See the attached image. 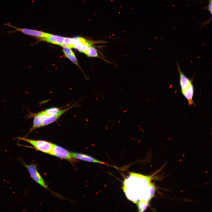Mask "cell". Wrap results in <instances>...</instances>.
I'll return each instance as SVG.
<instances>
[{
  "mask_svg": "<svg viewBox=\"0 0 212 212\" xmlns=\"http://www.w3.org/2000/svg\"><path fill=\"white\" fill-rule=\"evenodd\" d=\"M60 110V109L57 107H52L48 108L43 112L48 116L55 115Z\"/></svg>",
  "mask_w": 212,
  "mask_h": 212,
  "instance_id": "15",
  "label": "cell"
},
{
  "mask_svg": "<svg viewBox=\"0 0 212 212\" xmlns=\"http://www.w3.org/2000/svg\"><path fill=\"white\" fill-rule=\"evenodd\" d=\"M19 140L26 142L33 146L36 150L44 153L50 155L53 147V144L47 141L42 140H34L27 138L26 137H18Z\"/></svg>",
  "mask_w": 212,
  "mask_h": 212,
  "instance_id": "2",
  "label": "cell"
},
{
  "mask_svg": "<svg viewBox=\"0 0 212 212\" xmlns=\"http://www.w3.org/2000/svg\"><path fill=\"white\" fill-rule=\"evenodd\" d=\"M65 37L60 36L53 35L49 33L42 40L54 44L62 46Z\"/></svg>",
  "mask_w": 212,
  "mask_h": 212,
  "instance_id": "11",
  "label": "cell"
},
{
  "mask_svg": "<svg viewBox=\"0 0 212 212\" xmlns=\"http://www.w3.org/2000/svg\"><path fill=\"white\" fill-rule=\"evenodd\" d=\"M48 116L44 112L42 111L37 113H33L30 112L29 114L27 116L28 118H33V124L31 128L26 135H28L34 130L42 127L44 121L47 119Z\"/></svg>",
  "mask_w": 212,
  "mask_h": 212,
  "instance_id": "6",
  "label": "cell"
},
{
  "mask_svg": "<svg viewBox=\"0 0 212 212\" xmlns=\"http://www.w3.org/2000/svg\"><path fill=\"white\" fill-rule=\"evenodd\" d=\"M63 51L66 56L73 63L77 65L78 63L75 54L70 48L64 47Z\"/></svg>",
  "mask_w": 212,
  "mask_h": 212,
  "instance_id": "13",
  "label": "cell"
},
{
  "mask_svg": "<svg viewBox=\"0 0 212 212\" xmlns=\"http://www.w3.org/2000/svg\"><path fill=\"white\" fill-rule=\"evenodd\" d=\"M194 92V87L193 83L183 92L182 93L188 101L189 106L194 104L193 97Z\"/></svg>",
  "mask_w": 212,
  "mask_h": 212,
  "instance_id": "12",
  "label": "cell"
},
{
  "mask_svg": "<svg viewBox=\"0 0 212 212\" xmlns=\"http://www.w3.org/2000/svg\"><path fill=\"white\" fill-rule=\"evenodd\" d=\"M74 106L75 105H73L68 107L60 110L55 115L48 116L47 119L43 122L42 127L49 125L55 121L63 114L71 108H73Z\"/></svg>",
  "mask_w": 212,
  "mask_h": 212,
  "instance_id": "10",
  "label": "cell"
},
{
  "mask_svg": "<svg viewBox=\"0 0 212 212\" xmlns=\"http://www.w3.org/2000/svg\"><path fill=\"white\" fill-rule=\"evenodd\" d=\"M20 160L27 169L32 179L44 188L49 190L44 180L38 171L36 165L34 164L28 165L22 160Z\"/></svg>",
  "mask_w": 212,
  "mask_h": 212,
  "instance_id": "4",
  "label": "cell"
},
{
  "mask_svg": "<svg viewBox=\"0 0 212 212\" xmlns=\"http://www.w3.org/2000/svg\"><path fill=\"white\" fill-rule=\"evenodd\" d=\"M5 24L9 27H10L15 29L16 31L21 32L26 35L42 39L46 37L49 34L35 29L16 27L9 23L6 24Z\"/></svg>",
  "mask_w": 212,
  "mask_h": 212,
  "instance_id": "7",
  "label": "cell"
},
{
  "mask_svg": "<svg viewBox=\"0 0 212 212\" xmlns=\"http://www.w3.org/2000/svg\"><path fill=\"white\" fill-rule=\"evenodd\" d=\"M132 174L124 182V191L129 200L137 203L145 201L151 178L150 176Z\"/></svg>",
  "mask_w": 212,
  "mask_h": 212,
  "instance_id": "1",
  "label": "cell"
},
{
  "mask_svg": "<svg viewBox=\"0 0 212 212\" xmlns=\"http://www.w3.org/2000/svg\"><path fill=\"white\" fill-rule=\"evenodd\" d=\"M106 43L105 41L103 40H89L77 37L70 38V48H74L80 52H84L90 46L95 44Z\"/></svg>",
  "mask_w": 212,
  "mask_h": 212,
  "instance_id": "3",
  "label": "cell"
},
{
  "mask_svg": "<svg viewBox=\"0 0 212 212\" xmlns=\"http://www.w3.org/2000/svg\"><path fill=\"white\" fill-rule=\"evenodd\" d=\"M139 211H143L147 208L148 205V201H141L137 203Z\"/></svg>",
  "mask_w": 212,
  "mask_h": 212,
  "instance_id": "16",
  "label": "cell"
},
{
  "mask_svg": "<svg viewBox=\"0 0 212 212\" xmlns=\"http://www.w3.org/2000/svg\"><path fill=\"white\" fill-rule=\"evenodd\" d=\"M210 12L211 14H212V0H208V6L206 7Z\"/></svg>",
  "mask_w": 212,
  "mask_h": 212,
  "instance_id": "17",
  "label": "cell"
},
{
  "mask_svg": "<svg viewBox=\"0 0 212 212\" xmlns=\"http://www.w3.org/2000/svg\"><path fill=\"white\" fill-rule=\"evenodd\" d=\"M177 66L179 74V83L181 93L184 91L192 83V80L186 77L180 69L178 63Z\"/></svg>",
  "mask_w": 212,
  "mask_h": 212,
  "instance_id": "8",
  "label": "cell"
},
{
  "mask_svg": "<svg viewBox=\"0 0 212 212\" xmlns=\"http://www.w3.org/2000/svg\"><path fill=\"white\" fill-rule=\"evenodd\" d=\"M84 53L88 57H98L104 60L103 58L99 56L97 49L92 46L88 47Z\"/></svg>",
  "mask_w": 212,
  "mask_h": 212,
  "instance_id": "14",
  "label": "cell"
},
{
  "mask_svg": "<svg viewBox=\"0 0 212 212\" xmlns=\"http://www.w3.org/2000/svg\"><path fill=\"white\" fill-rule=\"evenodd\" d=\"M72 153L73 157L75 159L87 162L107 165L105 162L100 161L85 154L74 152H72Z\"/></svg>",
  "mask_w": 212,
  "mask_h": 212,
  "instance_id": "9",
  "label": "cell"
},
{
  "mask_svg": "<svg viewBox=\"0 0 212 212\" xmlns=\"http://www.w3.org/2000/svg\"><path fill=\"white\" fill-rule=\"evenodd\" d=\"M51 155L73 162L74 158L72 152L62 146L54 144Z\"/></svg>",
  "mask_w": 212,
  "mask_h": 212,
  "instance_id": "5",
  "label": "cell"
}]
</instances>
